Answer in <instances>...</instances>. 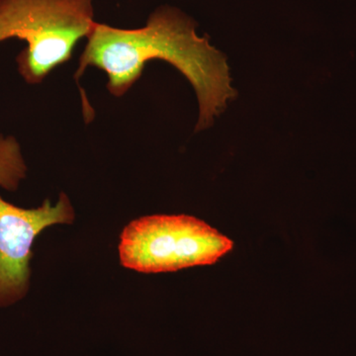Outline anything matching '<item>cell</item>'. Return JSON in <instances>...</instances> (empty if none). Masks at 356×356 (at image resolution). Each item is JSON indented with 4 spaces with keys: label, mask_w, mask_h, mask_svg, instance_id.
Here are the masks:
<instances>
[{
    "label": "cell",
    "mask_w": 356,
    "mask_h": 356,
    "mask_svg": "<svg viewBox=\"0 0 356 356\" xmlns=\"http://www.w3.org/2000/svg\"><path fill=\"white\" fill-rule=\"evenodd\" d=\"M195 26L189 16L170 6L156 9L140 29L96 22L74 77L79 79L86 67H97L108 76L110 92L122 96L140 79L147 62L165 60L186 76L197 93L200 114L196 130L209 127L236 91L226 58L207 38L196 34Z\"/></svg>",
    "instance_id": "cell-1"
},
{
    "label": "cell",
    "mask_w": 356,
    "mask_h": 356,
    "mask_svg": "<svg viewBox=\"0 0 356 356\" xmlns=\"http://www.w3.org/2000/svg\"><path fill=\"white\" fill-rule=\"evenodd\" d=\"M92 0H0V42L19 39L16 58L26 83L38 84L72 58L95 25Z\"/></svg>",
    "instance_id": "cell-2"
},
{
    "label": "cell",
    "mask_w": 356,
    "mask_h": 356,
    "mask_svg": "<svg viewBox=\"0 0 356 356\" xmlns=\"http://www.w3.org/2000/svg\"><path fill=\"white\" fill-rule=\"evenodd\" d=\"M74 217L65 193L55 205L47 199L33 209L17 207L0 197V307L17 303L27 294L37 236L54 225L72 224Z\"/></svg>",
    "instance_id": "cell-4"
},
{
    "label": "cell",
    "mask_w": 356,
    "mask_h": 356,
    "mask_svg": "<svg viewBox=\"0 0 356 356\" xmlns=\"http://www.w3.org/2000/svg\"><path fill=\"white\" fill-rule=\"evenodd\" d=\"M27 165L18 140L13 136L0 134V187L17 191L26 177Z\"/></svg>",
    "instance_id": "cell-5"
},
{
    "label": "cell",
    "mask_w": 356,
    "mask_h": 356,
    "mask_svg": "<svg viewBox=\"0 0 356 356\" xmlns=\"http://www.w3.org/2000/svg\"><path fill=\"white\" fill-rule=\"evenodd\" d=\"M233 245L229 238L197 218L153 215L126 226L119 255L126 268L144 273H170L215 264Z\"/></svg>",
    "instance_id": "cell-3"
}]
</instances>
